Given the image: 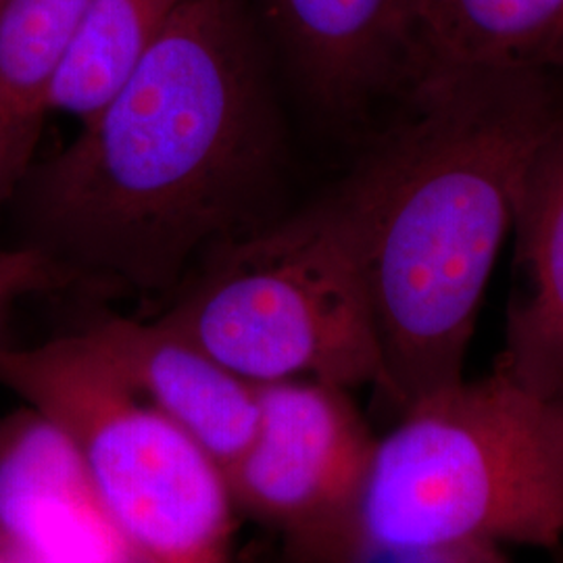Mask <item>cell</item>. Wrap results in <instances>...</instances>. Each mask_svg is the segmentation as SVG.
<instances>
[{"label":"cell","instance_id":"6da1fadb","mask_svg":"<svg viewBox=\"0 0 563 563\" xmlns=\"http://www.w3.org/2000/svg\"><path fill=\"white\" fill-rule=\"evenodd\" d=\"M276 118L236 0H186L132 74L42 167L44 251L159 288L242 232L276 165ZM80 274V272H78Z\"/></svg>","mask_w":563,"mask_h":563},{"label":"cell","instance_id":"7a4b0ae2","mask_svg":"<svg viewBox=\"0 0 563 563\" xmlns=\"http://www.w3.org/2000/svg\"><path fill=\"white\" fill-rule=\"evenodd\" d=\"M537 71H465L409 92L411 118L342 184L399 413L462 383L523 174L563 121Z\"/></svg>","mask_w":563,"mask_h":563},{"label":"cell","instance_id":"3957f363","mask_svg":"<svg viewBox=\"0 0 563 563\" xmlns=\"http://www.w3.org/2000/svg\"><path fill=\"white\" fill-rule=\"evenodd\" d=\"M563 539V399L501 369L411 402L376 437L357 511V560H446Z\"/></svg>","mask_w":563,"mask_h":563},{"label":"cell","instance_id":"277c9868","mask_svg":"<svg viewBox=\"0 0 563 563\" xmlns=\"http://www.w3.org/2000/svg\"><path fill=\"white\" fill-rule=\"evenodd\" d=\"M163 322L251 384L380 388L360 242L341 190L225 242Z\"/></svg>","mask_w":563,"mask_h":563},{"label":"cell","instance_id":"5b68a950","mask_svg":"<svg viewBox=\"0 0 563 563\" xmlns=\"http://www.w3.org/2000/svg\"><path fill=\"white\" fill-rule=\"evenodd\" d=\"M0 386L69 437L134 563H232L222 465L121 380L80 334L0 341Z\"/></svg>","mask_w":563,"mask_h":563},{"label":"cell","instance_id":"8992f818","mask_svg":"<svg viewBox=\"0 0 563 563\" xmlns=\"http://www.w3.org/2000/svg\"><path fill=\"white\" fill-rule=\"evenodd\" d=\"M253 441L225 472L236 509L313 563L357 562V511L376 437L351 390L257 384Z\"/></svg>","mask_w":563,"mask_h":563},{"label":"cell","instance_id":"52a82bcc","mask_svg":"<svg viewBox=\"0 0 563 563\" xmlns=\"http://www.w3.org/2000/svg\"><path fill=\"white\" fill-rule=\"evenodd\" d=\"M0 544L32 563H134L69 437L27 405L0 422Z\"/></svg>","mask_w":563,"mask_h":563},{"label":"cell","instance_id":"ba28073f","mask_svg":"<svg viewBox=\"0 0 563 563\" xmlns=\"http://www.w3.org/2000/svg\"><path fill=\"white\" fill-rule=\"evenodd\" d=\"M81 336L142 401L201 444L223 472L253 441L257 384L230 372L169 323L107 318Z\"/></svg>","mask_w":563,"mask_h":563},{"label":"cell","instance_id":"9c48e42d","mask_svg":"<svg viewBox=\"0 0 563 563\" xmlns=\"http://www.w3.org/2000/svg\"><path fill=\"white\" fill-rule=\"evenodd\" d=\"M309 90L351 111L388 88L407 90L411 0H265Z\"/></svg>","mask_w":563,"mask_h":563},{"label":"cell","instance_id":"30bf717a","mask_svg":"<svg viewBox=\"0 0 563 563\" xmlns=\"http://www.w3.org/2000/svg\"><path fill=\"white\" fill-rule=\"evenodd\" d=\"M526 292L509 309L501 369L563 399V121L523 174L514 222Z\"/></svg>","mask_w":563,"mask_h":563},{"label":"cell","instance_id":"8fae6325","mask_svg":"<svg viewBox=\"0 0 563 563\" xmlns=\"http://www.w3.org/2000/svg\"><path fill=\"white\" fill-rule=\"evenodd\" d=\"M563 69V0H411V92L465 71Z\"/></svg>","mask_w":563,"mask_h":563},{"label":"cell","instance_id":"7c38bea8","mask_svg":"<svg viewBox=\"0 0 563 563\" xmlns=\"http://www.w3.org/2000/svg\"><path fill=\"white\" fill-rule=\"evenodd\" d=\"M90 0L0 4V205L20 188Z\"/></svg>","mask_w":563,"mask_h":563},{"label":"cell","instance_id":"4fadbf2b","mask_svg":"<svg viewBox=\"0 0 563 563\" xmlns=\"http://www.w3.org/2000/svg\"><path fill=\"white\" fill-rule=\"evenodd\" d=\"M186 0H90L53 92V111L90 120Z\"/></svg>","mask_w":563,"mask_h":563},{"label":"cell","instance_id":"5bb4252c","mask_svg":"<svg viewBox=\"0 0 563 563\" xmlns=\"http://www.w3.org/2000/svg\"><path fill=\"white\" fill-rule=\"evenodd\" d=\"M78 278V272L41 246L0 249V325L13 302L34 295L60 290Z\"/></svg>","mask_w":563,"mask_h":563},{"label":"cell","instance_id":"9a60e30c","mask_svg":"<svg viewBox=\"0 0 563 563\" xmlns=\"http://www.w3.org/2000/svg\"><path fill=\"white\" fill-rule=\"evenodd\" d=\"M444 563H499L495 562V551H481V553H467V555H457V558H446L439 560Z\"/></svg>","mask_w":563,"mask_h":563},{"label":"cell","instance_id":"2e32d148","mask_svg":"<svg viewBox=\"0 0 563 563\" xmlns=\"http://www.w3.org/2000/svg\"><path fill=\"white\" fill-rule=\"evenodd\" d=\"M0 563H32L30 560H25L23 555L20 553H15V551H11V549H7V547H2L0 544Z\"/></svg>","mask_w":563,"mask_h":563},{"label":"cell","instance_id":"e0dca14e","mask_svg":"<svg viewBox=\"0 0 563 563\" xmlns=\"http://www.w3.org/2000/svg\"><path fill=\"white\" fill-rule=\"evenodd\" d=\"M2 2H4V0H0V4H2Z\"/></svg>","mask_w":563,"mask_h":563}]
</instances>
